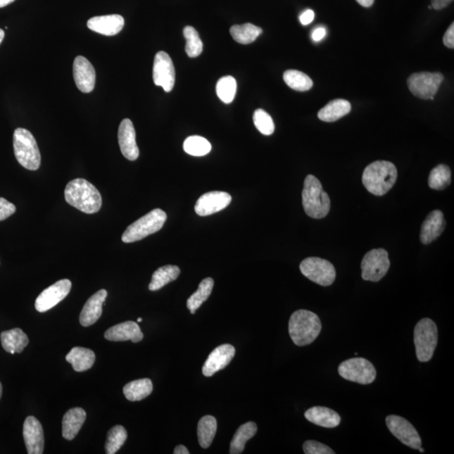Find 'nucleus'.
<instances>
[{"mask_svg": "<svg viewBox=\"0 0 454 454\" xmlns=\"http://www.w3.org/2000/svg\"><path fill=\"white\" fill-rule=\"evenodd\" d=\"M253 122L255 127L263 135L270 136L275 132V125L270 114L265 111L258 109L254 112Z\"/></svg>", "mask_w": 454, "mask_h": 454, "instance_id": "obj_41", "label": "nucleus"}, {"mask_svg": "<svg viewBox=\"0 0 454 454\" xmlns=\"http://www.w3.org/2000/svg\"><path fill=\"white\" fill-rule=\"evenodd\" d=\"M230 32L232 38L237 42L248 45L257 40V38L263 33V30L253 24L246 23L233 25L230 29Z\"/></svg>", "mask_w": 454, "mask_h": 454, "instance_id": "obj_33", "label": "nucleus"}, {"mask_svg": "<svg viewBox=\"0 0 454 454\" xmlns=\"http://www.w3.org/2000/svg\"><path fill=\"white\" fill-rule=\"evenodd\" d=\"M418 450H419V451H420L421 453H424V452H425V450H424V449H423V448H418Z\"/></svg>", "mask_w": 454, "mask_h": 454, "instance_id": "obj_53", "label": "nucleus"}, {"mask_svg": "<svg viewBox=\"0 0 454 454\" xmlns=\"http://www.w3.org/2000/svg\"><path fill=\"white\" fill-rule=\"evenodd\" d=\"M185 153L194 157H202L211 151V144L206 138L200 136L189 137L184 142Z\"/></svg>", "mask_w": 454, "mask_h": 454, "instance_id": "obj_38", "label": "nucleus"}, {"mask_svg": "<svg viewBox=\"0 0 454 454\" xmlns=\"http://www.w3.org/2000/svg\"><path fill=\"white\" fill-rule=\"evenodd\" d=\"M73 77L77 89L81 92L89 94L94 89L96 72L89 61L82 56H77L73 63Z\"/></svg>", "mask_w": 454, "mask_h": 454, "instance_id": "obj_15", "label": "nucleus"}, {"mask_svg": "<svg viewBox=\"0 0 454 454\" xmlns=\"http://www.w3.org/2000/svg\"><path fill=\"white\" fill-rule=\"evenodd\" d=\"M443 43L444 45L448 47V49H454V24L453 23L450 25V27L447 30L446 33L443 36Z\"/></svg>", "mask_w": 454, "mask_h": 454, "instance_id": "obj_44", "label": "nucleus"}, {"mask_svg": "<svg viewBox=\"0 0 454 454\" xmlns=\"http://www.w3.org/2000/svg\"><path fill=\"white\" fill-rule=\"evenodd\" d=\"M325 36L326 29L323 27L315 29L313 33V39L315 42H321Z\"/></svg>", "mask_w": 454, "mask_h": 454, "instance_id": "obj_47", "label": "nucleus"}, {"mask_svg": "<svg viewBox=\"0 0 454 454\" xmlns=\"http://www.w3.org/2000/svg\"><path fill=\"white\" fill-rule=\"evenodd\" d=\"M85 410L76 408L68 410L63 419V436L65 439L71 441L76 438L86 420Z\"/></svg>", "mask_w": 454, "mask_h": 454, "instance_id": "obj_25", "label": "nucleus"}, {"mask_svg": "<svg viewBox=\"0 0 454 454\" xmlns=\"http://www.w3.org/2000/svg\"><path fill=\"white\" fill-rule=\"evenodd\" d=\"M23 436L29 454H42L44 452V432L41 422L36 417L30 416L25 419Z\"/></svg>", "mask_w": 454, "mask_h": 454, "instance_id": "obj_18", "label": "nucleus"}, {"mask_svg": "<svg viewBox=\"0 0 454 454\" xmlns=\"http://www.w3.org/2000/svg\"><path fill=\"white\" fill-rule=\"evenodd\" d=\"M0 339L3 348L11 354L23 353L29 343L27 335L20 328L3 332Z\"/></svg>", "mask_w": 454, "mask_h": 454, "instance_id": "obj_26", "label": "nucleus"}, {"mask_svg": "<svg viewBox=\"0 0 454 454\" xmlns=\"http://www.w3.org/2000/svg\"><path fill=\"white\" fill-rule=\"evenodd\" d=\"M390 267L391 261L386 250H371L362 260V278L371 282H378L386 276Z\"/></svg>", "mask_w": 454, "mask_h": 454, "instance_id": "obj_11", "label": "nucleus"}, {"mask_svg": "<svg viewBox=\"0 0 454 454\" xmlns=\"http://www.w3.org/2000/svg\"><path fill=\"white\" fill-rule=\"evenodd\" d=\"M443 80L444 77L441 72H417L409 77L408 85L415 96L434 101V95L438 93Z\"/></svg>", "mask_w": 454, "mask_h": 454, "instance_id": "obj_9", "label": "nucleus"}, {"mask_svg": "<svg viewBox=\"0 0 454 454\" xmlns=\"http://www.w3.org/2000/svg\"><path fill=\"white\" fill-rule=\"evenodd\" d=\"M66 360L71 363L73 370L76 372H84L93 367L95 362V353L92 350L76 347L68 353Z\"/></svg>", "mask_w": 454, "mask_h": 454, "instance_id": "obj_28", "label": "nucleus"}, {"mask_svg": "<svg viewBox=\"0 0 454 454\" xmlns=\"http://www.w3.org/2000/svg\"><path fill=\"white\" fill-rule=\"evenodd\" d=\"M180 275V269L178 266L166 265L159 267L153 272L151 281L149 284L151 291H157L165 286L168 284L178 279Z\"/></svg>", "mask_w": 454, "mask_h": 454, "instance_id": "obj_30", "label": "nucleus"}, {"mask_svg": "<svg viewBox=\"0 0 454 454\" xmlns=\"http://www.w3.org/2000/svg\"><path fill=\"white\" fill-rule=\"evenodd\" d=\"M65 200L69 205L85 214L97 213L102 206L99 190L84 179H73L65 189Z\"/></svg>", "mask_w": 454, "mask_h": 454, "instance_id": "obj_1", "label": "nucleus"}, {"mask_svg": "<svg viewBox=\"0 0 454 454\" xmlns=\"http://www.w3.org/2000/svg\"><path fill=\"white\" fill-rule=\"evenodd\" d=\"M300 270L307 279L322 286H330L336 279L334 266L325 259L315 257L305 258L301 262Z\"/></svg>", "mask_w": 454, "mask_h": 454, "instance_id": "obj_10", "label": "nucleus"}, {"mask_svg": "<svg viewBox=\"0 0 454 454\" xmlns=\"http://www.w3.org/2000/svg\"><path fill=\"white\" fill-rule=\"evenodd\" d=\"M4 32L2 29H0V44H1V42L4 40Z\"/></svg>", "mask_w": 454, "mask_h": 454, "instance_id": "obj_51", "label": "nucleus"}, {"mask_svg": "<svg viewBox=\"0 0 454 454\" xmlns=\"http://www.w3.org/2000/svg\"><path fill=\"white\" fill-rule=\"evenodd\" d=\"M386 425L391 434L406 446L413 449L422 447V439L416 428L404 417L391 415L386 417Z\"/></svg>", "mask_w": 454, "mask_h": 454, "instance_id": "obj_12", "label": "nucleus"}, {"mask_svg": "<svg viewBox=\"0 0 454 454\" xmlns=\"http://www.w3.org/2000/svg\"><path fill=\"white\" fill-rule=\"evenodd\" d=\"M446 222H445L443 212L439 210L431 211L424 220L422 228L420 240L424 245L430 244L444 231Z\"/></svg>", "mask_w": 454, "mask_h": 454, "instance_id": "obj_22", "label": "nucleus"}, {"mask_svg": "<svg viewBox=\"0 0 454 454\" xmlns=\"http://www.w3.org/2000/svg\"><path fill=\"white\" fill-rule=\"evenodd\" d=\"M167 220V214L161 209H155L136 220L123 233L122 241L132 244L145 239L161 230Z\"/></svg>", "mask_w": 454, "mask_h": 454, "instance_id": "obj_6", "label": "nucleus"}, {"mask_svg": "<svg viewBox=\"0 0 454 454\" xmlns=\"http://www.w3.org/2000/svg\"><path fill=\"white\" fill-rule=\"evenodd\" d=\"M186 40L185 51L189 58H197L202 53L203 43L197 30L192 27L184 29Z\"/></svg>", "mask_w": 454, "mask_h": 454, "instance_id": "obj_39", "label": "nucleus"}, {"mask_svg": "<svg viewBox=\"0 0 454 454\" xmlns=\"http://www.w3.org/2000/svg\"><path fill=\"white\" fill-rule=\"evenodd\" d=\"M142 322V319H141V318H138V319H137V322Z\"/></svg>", "mask_w": 454, "mask_h": 454, "instance_id": "obj_54", "label": "nucleus"}, {"mask_svg": "<svg viewBox=\"0 0 454 454\" xmlns=\"http://www.w3.org/2000/svg\"><path fill=\"white\" fill-rule=\"evenodd\" d=\"M153 76L154 84L161 86L165 92H170L174 89L175 69L170 56L165 51H159L156 54Z\"/></svg>", "mask_w": 454, "mask_h": 454, "instance_id": "obj_13", "label": "nucleus"}, {"mask_svg": "<svg viewBox=\"0 0 454 454\" xmlns=\"http://www.w3.org/2000/svg\"><path fill=\"white\" fill-rule=\"evenodd\" d=\"M305 417L315 425L327 428L336 427L339 426L341 422L339 413L330 408H323V406H315V408L307 410Z\"/></svg>", "mask_w": 454, "mask_h": 454, "instance_id": "obj_24", "label": "nucleus"}, {"mask_svg": "<svg viewBox=\"0 0 454 454\" xmlns=\"http://www.w3.org/2000/svg\"><path fill=\"white\" fill-rule=\"evenodd\" d=\"M232 196L226 192L212 191L203 194L196 202L194 210L201 216H207L226 209Z\"/></svg>", "mask_w": 454, "mask_h": 454, "instance_id": "obj_16", "label": "nucleus"}, {"mask_svg": "<svg viewBox=\"0 0 454 454\" xmlns=\"http://www.w3.org/2000/svg\"><path fill=\"white\" fill-rule=\"evenodd\" d=\"M175 454H189L188 448L184 447V445H179L177 446L174 451Z\"/></svg>", "mask_w": 454, "mask_h": 454, "instance_id": "obj_48", "label": "nucleus"}, {"mask_svg": "<svg viewBox=\"0 0 454 454\" xmlns=\"http://www.w3.org/2000/svg\"><path fill=\"white\" fill-rule=\"evenodd\" d=\"M107 295L106 289H101L85 303L80 317L82 326L85 327L92 326L101 318L103 313L102 307L106 300Z\"/></svg>", "mask_w": 454, "mask_h": 454, "instance_id": "obj_21", "label": "nucleus"}, {"mask_svg": "<svg viewBox=\"0 0 454 454\" xmlns=\"http://www.w3.org/2000/svg\"><path fill=\"white\" fill-rule=\"evenodd\" d=\"M72 283L69 279L58 281L43 291L36 300V309L43 313L53 309L58 303L63 301L71 291Z\"/></svg>", "mask_w": 454, "mask_h": 454, "instance_id": "obj_14", "label": "nucleus"}, {"mask_svg": "<svg viewBox=\"0 0 454 454\" xmlns=\"http://www.w3.org/2000/svg\"><path fill=\"white\" fill-rule=\"evenodd\" d=\"M305 454H334L335 452L327 445L317 442V441H306L303 445Z\"/></svg>", "mask_w": 454, "mask_h": 454, "instance_id": "obj_42", "label": "nucleus"}, {"mask_svg": "<svg viewBox=\"0 0 454 454\" xmlns=\"http://www.w3.org/2000/svg\"><path fill=\"white\" fill-rule=\"evenodd\" d=\"M451 179L450 168L444 164H439L431 171L428 184L432 189L443 190L450 185Z\"/></svg>", "mask_w": 454, "mask_h": 454, "instance_id": "obj_35", "label": "nucleus"}, {"mask_svg": "<svg viewBox=\"0 0 454 454\" xmlns=\"http://www.w3.org/2000/svg\"><path fill=\"white\" fill-rule=\"evenodd\" d=\"M351 103L343 99H334L318 112V118L325 122H334L350 113Z\"/></svg>", "mask_w": 454, "mask_h": 454, "instance_id": "obj_27", "label": "nucleus"}, {"mask_svg": "<svg viewBox=\"0 0 454 454\" xmlns=\"http://www.w3.org/2000/svg\"><path fill=\"white\" fill-rule=\"evenodd\" d=\"M339 373L341 377L360 384L373 383L376 370L373 363L363 358H353L340 363Z\"/></svg>", "mask_w": 454, "mask_h": 454, "instance_id": "obj_8", "label": "nucleus"}, {"mask_svg": "<svg viewBox=\"0 0 454 454\" xmlns=\"http://www.w3.org/2000/svg\"><path fill=\"white\" fill-rule=\"evenodd\" d=\"M398 178L395 164L389 161H376L363 171L362 181L370 194L382 196L392 189Z\"/></svg>", "mask_w": 454, "mask_h": 454, "instance_id": "obj_2", "label": "nucleus"}, {"mask_svg": "<svg viewBox=\"0 0 454 454\" xmlns=\"http://www.w3.org/2000/svg\"><path fill=\"white\" fill-rule=\"evenodd\" d=\"M2 393H3V387H2L1 383H0V399H1Z\"/></svg>", "mask_w": 454, "mask_h": 454, "instance_id": "obj_52", "label": "nucleus"}, {"mask_svg": "<svg viewBox=\"0 0 454 454\" xmlns=\"http://www.w3.org/2000/svg\"><path fill=\"white\" fill-rule=\"evenodd\" d=\"M453 1V0H431V7L436 11L443 10V8L448 6Z\"/></svg>", "mask_w": 454, "mask_h": 454, "instance_id": "obj_46", "label": "nucleus"}, {"mask_svg": "<svg viewBox=\"0 0 454 454\" xmlns=\"http://www.w3.org/2000/svg\"><path fill=\"white\" fill-rule=\"evenodd\" d=\"M237 93V81L232 76L222 77L216 84V94L219 99L225 103L233 101Z\"/></svg>", "mask_w": 454, "mask_h": 454, "instance_id": "obj_40", "label": "nucleus"}, {"mask_svg": "<svg viewBox=\"0 0 454 454\" xmlns=\"http://www.w3.org/2000/svg\"><path fill=\"white\" fill-rule=\"evenodd\" d=\"M362 7L370 8L373 6L374 0H356Z\"/></svg>", "mask_w": 454, "mask_h": 454, "instance_id": "obj_49", "label": "nucleus"}, {"mask_svg": "<svg viewBox=\"0 0 454 454\" xmlns=\"http://www.w3.org/2000/svg\"><path fill=\"white\" fill-rule=\"evenodd\" d=\"M302 205L306 215L313 219L326 217L330 212V197L314 175L306 176L302 191Z\"/></svg>", "mask_w": 454, "mask_h": 454, "instance_id": "obj_4", "label": "nucleus"}, {"mask_svg": "<svg viewBox=\"0 0 454 454\" xmlns=\"http://www.w3.org/2000/svg\"><path fill=\"white\" fill-rule=\"evenodd\" d=\"M144 333L137 322H125L108 329L105 333L106 339L111 341H132L139 343L144 339Z\"/></svg>", "mask_w": 454, "mask_h": 454, "instance_id": "obj_23", "label": "nucleus"}, {"mask_svg": "<svg viewBox=\"0 0 454 454\" xmlns=\"http://www.w3.org/2000/svg\"><path fill=\"white\" fill-rule=\"evenodd\" d=\"M17 161L28 170H37L41 166V153L36 139L28 130L17 128L13 137Z\"/></svg>", "mask_w": 454, "mask_h": 454, "instance_id": "obj_5", "label": "nucleus"}, {"mask_svg": "<svg viewBox=\"0 0 454 454\" xmlns=\"http://www.w3.org/2000/svg\"><path fill=\"white\" fill-rule=\"evenodd\" d=\"M431 8H432L431 6H428V8H430V10Z\"/></svg>", "mask_w": 454, "mask_h": 454, "instance_id": "obj_56", "label": "nucleus"}, {"mask_svg": "<svg viewBox=\"0 0 454 454\" xmlns=\"http://www.w3.org/2000/svg\"><path fill=\"white\" fill-rule=\"evenodd\" d=\"M14 1L15 0H0V8L6 7Z\"/></svg>", "mask_w": 454, "mask_h": 454, "instance_id": "obj_50", "label": "nucleus"}, {"mask_svg": "<svg viewBox=\"0 0 454 454\" xmlns=\"http://www.w3.org/2000/svg\"><path fill=\"white\" fill-rule=\"evenodd\" d=\"M125 25V20L119 15L95 16L88 20L87 27L93 32L103 36H115L121 32Z\"/></svg>", "mask_w": 454, "mask_h": 454, "instance_id": "obj_20", "label": "nucleus"}, {"mask_svg": "<svg viewBox=\"0 0 454 454\" xmlns=\"http://www.w3.org/2000/svg\"><path fill=\"white\" fill-rule=\"evenodd\" d=\"M236 353V349L231 344H223L215 348L207 358L204 366L202 367V373L206 377H211L218 371L226 367L233 360Z\"/></svg>", "mask_w": 454, "mask_h": 454, "instance_id": "obj_17", "label": "nucleus"}, {"mask_svg": "<svg viewBox=\"0 0 454 454\" xmlns=\"http://www.w3.org/2000/svg\"><path fill=\"white\" fill-rule=\"evenodd\" d=\"M354 355L358 356V353H354Z\"/></svg>", "mask_w": 454, "mask_h": 454, "instance_id": "obj_55", "label": "nucleus"}, {"mask_svg": "<svg viewBox=\"0 0 454 454\" xmlns=\"http://www.w3.org/2000/svg\"><path fill=\"white\" fill-rule=\"evenodd\" d=\"M258 427L255 422H249L241 425L233 436L230 453L240 454L244 452L246 443L256 435Z\"/></svg>", "mask_w": 454, "mask_h": 454, "instance_id": "obj_31", "label": "nucleus"}, {"mask_svg": "<svg viewBox=\"0 0 454 454\" xmlns=\"http://www.w3.org/2000/svg\"><path fill=\"white\" fill-rule=\"evenodd\" d=\"M315 19V12L313 10H306L302 13L300 16V20L302 25H307L313 23Z\"/></svg>", "mask_w": 454, "mask_h": 454, "instance_id": "obj_45", "label": "nucleus"}, {"mask_svg": "<svg viewBox=\"0 0 454 454\" xmlns=\"http://www.w3.org/2000/svg\"><path fill=\"white\" fill-rule=\"evenodd\" d=\"M321 331V320L313 311L298 310L289 319V336L293 343L300 347L313 343Z\"/></svg>", "mask_w": 454, "mask_h": 454, "instance_id": "obj_3", "label": "nucleus"}, {"mask_svg": "<svg viewBox=\"0 0 454 454\" xmlns=\"http://www.w3.org/2000/svg\"><path fill=\"white\" fill-rule=\"evenodd\" d=\"M438 327L429 318H423L414 330V343L418 360L430 361L434 356L439 340Z\"/></svg>", "mask_w": 454, "mask_h": 454, "instance_id": "obj_7", "label": "nucleus"}, {"mask_svg": "<svg viewBox=\"0 0 454 454\" xmlns=\"http://www.w3.org/2000/svg\"><path fill=\"white\" fill-rule=\"evenodd\" d=\"M16 207L6 198H0V222L6 220L15 213Z\"/></svg>", "mask_w": 454, "mask_h": 454, "instance_id": "obj_43", "label": "nucleus"}, {"mask_svg": "<svg viewBox=\"0 0 454 454\" xmlns=\"http://www.w3.org/2000/svg\"><path fill=\"white\" fill-rule=\"evenodd\" d=\"M127 439V431L122 426H115L108 432L106 443L107 454H115L123 446Z\"/></svg>", "mask_w": 454, "mask_h": 454, "instance_id": "obj_37", "label": "nucleus"}, {"mask_svg": "<svg viewBox=\"0 0 454 454\" xmlns=\"http://www.w3.org/2000/svg\"><path fill=\"white\" fill-rule=\"evenodd\" d=\"M153 382L149 379L134 380L125 384L123 393L130 401H140L149 396L153 392Z\"/></svg>", "mask_w": 454, "mask_h": 454, "instance_id": "obj_29", "label": "nucleus"}, {"mask_svg": "<svg viewBox=\"0 0 454 454\" xmlns=\"http://www.w3.org/2000/svg\"><path fill=\"white\" fill-rule=\"evenodd\" d=\"M216 430H217V422L212 416L203 417L198 424V439L201 448H208L213 442Z\"/></svg>", "mask_w": 454, "mask_h": 454, "instance_id": "obj_32", "label": "nucleus"}, {"mask_svg": "<svg viewBox=\"0 0 454 454\" xmlns=\"http://www.w3.org/2000/svg\"><path fill=\"white\" fill-rule=\"evenodd\" d=\"M118 141L121 153L130 161H135L139 157V149L136 141V131L131 120L121 121L118 131Z\"/></svg>", "mask_w": 454, "mask_h": 454, "instance_id": "obj_19", "label": "nucleus"}, {"mask_svg": "<svg viewBox=\"0 0 454 454\" xmlns=\"http://www.w3.org/2000/svg\"><path fill=\"white\" fill-rule=\"evenodd\" d=\"M284 80L289 88L294 90L305 92L308 91L313 86V81L311 80L305 73L298 70H287L284 73Z\"/></svg>", "mask_w": 454, "mask_h": 454, "instance_id": "obj_36", "label": "nucleus"}, {"mask_svg": "<svg viewBox=\"0 0 454 454\" xmlns=\"http://www.w3.org/2000/svg\"><path fill=\"white\" fill-rule=\"evenodd\" d=\"M214 288V279L212 278H206L203 279L196 292H194L187 301V307L190 310V313H196V310L200 308L203 303L208 300L210 296L212 289Z\"/></svg>", "mask_w": 454, "mask_h": 454, "instance_id": "obj_34", "label": "nucleus"}]
</instances>
